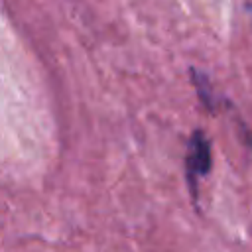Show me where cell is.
I'll return each instance as SVG.
<instances>
[{
    "mask_svg": "<svg viewBox=\"0 0 252 252\" xmlns=\"http://www.w3.org/2000/svg\"><path fill=\"white\" fill-rule=\"evenodd\" d=\"M185 167H187V181H189L191 193L195 195L199 179L205 177L211 169V144L203 130H195L191 134V140L187 146Z\"/></svg>",
    "mask_w": 252,
    "mask_h": 252,
    "instance_id": "1",
    "label": "cell"
}]
</instances>
